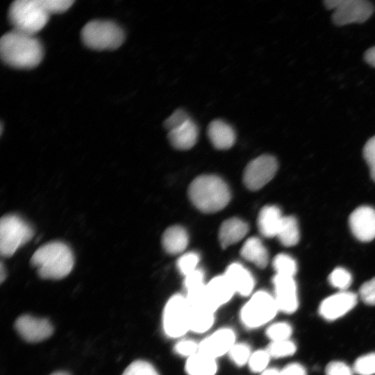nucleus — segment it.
<instances>
[{"instance_id": "39448f33", "label": "nucleus", "mask_w": 375, "mask_h": 375, "mask_svg": "<svg viewBox=\"0 0 375 375\" xmlns=\"http://www.w3.org/2000/svg\"><path fill=\"white\" fill-rule=\"evenodd\" d=\"M81 39L85 45L94 50H112L123 43V29L109 20L96 19L88 22L82 28Z\"/></svg>"}, {"instance_id": "b1692460", "label": "nucleus", "mask_w": 375, "mask_h": 375, "mask_svg": "<svg viewBox=\"0 0 375 375\" xmlns=\"http://www.w3.org/2000/svg\"><path fill=\"white\" fill-rule=\"evenodd\" d=\"M185 370L188 375H215L217 363L216 359L199 351L188 358Z\"/></svg>"}, {"instance_id": "393cba45", "label": "nucleus", "mask_w": 375, "mask_h": 375, "mask_svg": "<svg viewBox=\"0 0 375 375\" xmlns=\"http://www.w3.org/2000/svg\"><path fill=\"white\" fill-rule=\"evenodd\" d=\"M241 256L247 260L253 262L260 268L267 266L269 256L266 248L259 238L251 237L244 243L241 251Z\"/></svg>"}, {"instance_id": "e433bc0d", "label": "nucleus", "mask_w": 375, "mask_h": 375, "mask_svg": "<svg viewBox=\"0 0 375 375\" xmlns=\"http://www.w3.org/2000/svg\"><path fill=\"white\" fill-rule=\"evenodd\" d=\"M363 157L369 167L371 177L375 182V135L365 144Z\"/></svg>"}, {"instance_id": "49530a36", "label": "nucleus", "mask_w": 375, "mask_h": 375, "mask_svg": "<svg viewBox=\"0 0 375 375\" xmlns=\"http://www.w3.org/2000/svg\"><path fill=\"white\" fill-rule=\"evenodd\" d=\"M6 270L4 269L3 263L1 262V265H0V280H1V283H3V281L6 279Z\"/></svg>"}, {"instance_id": "6ab92c4d", "label": "nucleus", "mask_w": 375, "mask_h": 375, "mask_svg": "<svg viewBox=\"0 0 375 375\" xmlns=\"http://www.w3.org/2000/svg\"><path fill=\"white\" fill-rule=\"evenodd\" d=\"M198 135V126L192 119H190L181 126L169 131L167 138L175 149L188 150L196 144Z\"/></svg>"}, {"instance_id": "9b49d317", "label": "nucleus", "mask_w": 375, "mask_h": 375, "mask_svg": "<svg viewBox=\"0 0 375 375\" xmlns=\"http://www.w3.org/2000/svg\"><path fill=\"white\" fill-rule=\"evenodd\" d=\"M15 328L23 340L30 343L42 342L53 333V327L47 319L28 314L22 315L16 319Z\"/></svg>"}, {"instance_id": "4be33fe9", "label": "nucleus", "mask_w": 375, "mask_h": 375, "mask_svg": "<svg viewBox=\"0 0 375 375\" xmlns=\"http://www.w3.org/2000/svg\"><path fill=\"white\" fill-rule=\"evenodd\" d=\"M283 216L278 207L271 205L263 207L258 215V226L260 233L267 238L276 237Z\"/></svg>"}, {"instance_id": "4c0bfd02", "label": "nucleus", "mask_w": 375, "mask_h": 375, "mask_svg": "<svg viewBox=\"0 0 375 375\" xmlns=\"http://www.w3.org/2000/svg\"><path fill=\"white\" fill-rule=\"evenodd\" d=\"M174 351L181 356L189 358L199 352V344L190 340H182L174 346Z\"/></svg>"}, {"instance_id": "423d86ee", "label": "nucleus", "mask_w": 375, "mask_h": 375, "mask_svg": "<svg viewBox=\"0 0 375 375\" xmlns=\"http://www.w3.org/2000/svg\"><path fill=\"white\" fill-rule=\"evenodd\" d=\"M34 235L32 226L17 214H6L0 220V253L12 256L18 249L28 242Z\"/></svg>"}, {"instance_id": "5701e85b", "label": "nucleus", "mask_w": 375, "mask_h": 375, "mask_svg": "<svg viewBox=\"0 0 375 375\" xmlns=\"http://www.w3.org/2000/svg\"><path fill=\"white\" fill-rule=\"evenodd\" d=\"M164 249L170 254L183 252L188 244V235L184 228L172 226L167 228L162 237Z\"/></svg>"}, {"instance_id": "a211bd4d", "label": "nucleus", "mask_w": 375, "mask_h": 375, "mask_svg": "<svg viewBox=\"0 0 375 375\" xmlns=\"http://www.w3.org/2000/svg\"><path fill=\"white\" fill-rule=\"evenodd\" d=\"M224 275L235 293L246 297L252 292L255 284L253 277L241 264L233 263L230 265Z\"/></svg>"}, {"instance_id": "cd10ccee", "label": "nucleus", "mask_w": 375, "mask_h": 375, "mask_svg": "<svg viewBox=\"0 0 375 375\" xmlns=\"http://www.w3.org/2000/svg\"><path fill=\"white\" fill-rule=\"evenodd\" d=\"M297 350L295 344L290 340L272 342L267 348L271 358H284L293 355Z\"/></svg>"}, {"instance_id": "2eb2a0df", "label": "nucleus", "mask_w": 375, "mask_h": 375, "mask_svg": "<svg viewBox=\"0 0 375 375\" xmlns=\"http://www.w3.org/2000/svg\"><path fill=\"white\" fill-rule=\"evenodd\" d=\"M349 226L353 235L361 242H369L375 238V209L360 206L349 217Z\"/></svg>"}, {"instance_id": "f8f14e48", "label": "nucleus", "mask_w": 375, "mask_h": 375, "mask_svg": "<svg viewBox=\"0 0 375 375\" xmlns=\"http://www.w3.org/2000/svg\"><path fill=\"white\" fill-rule=\"evenodd\" d=\"M357 301L355 293L340 291L324 299L319 305V312L326 320H335L353 309Z\"/></svg>"}, {"instance_id": "9d476101", "label": "nucleus", "mask_w": 375, "mask_h": 375, "mask_svg": "<svg viewBox=\"0 0 375 375\" xmlns=\"http://www.w3.org/2000/svg\"><path fill=\"white\" fill-rule=\"evenodd\" d=\"M277 169V160L274 156L267 154L260 156L247 165L243 182L248 189L258 190L273 178Z\"/></svg>"}, {"instance_id": "72a5a7b5", "label": "nucleus", "mask_w": 375, "mask_h": 375, "mask_svg": "<svg viewBox=\"0 0 375 375\" xmlns=\"http://www.w3.org/2000/svg\"><path fill=\"white\" fill-rule=\"evenodd\" d=\"M354 370L359 375L375 374V353L358 358L354 363Z\"/></svg>"}, {"instance_id": "7c9ffc66", "label": "nucleus", "mask_w": 375, "mask_h": 375, "mask_svg": "<svg viewBox=\"0 0 375 375\" xmlns=\"http://www.w3.org/2000/svg\"><path fill=\"white\" fill-rule=\"evenodd\" d=\"M251 353L249 346L245 343H235L228 353L231 361L238 367L248 364Z\"/></svg>"}, {"instance_id": "f03ea898", "label": "nucleus", "mask_w": 375, "mask_h": 375, "mask_svg": "<svg viewBox=\"0 0 375 375\" xmlns=\"http://www.w3.org/2000/svg\"><path fill=\"white\" fill-rule=\"evenodd\" d=\"M30 262L42 278L59 280L72 272L74 257L67 244L52 241L40 246L32 255Z\"/></svg>"}, {"instance_id": "20e7f679", "label": "nucleus", "mask_w": 375, "mask_h": 375, "mask_svg": "<svg viewBox=\"0 0 375 375\" xmlns=\"http://www.w3.org/2000/svg\"><path fill=\"white\" fill-rule=\"evenodd\" d=\"M44 0H17L8 10V18L13 29L35 35L49 21Z\"/></svg>"}, {"instance_id": "ea45409f", "label": "nucleus", "mask_w": 375, "mask_h": 375, "mask_svg": "<svg viewBox=\"0 0 375 375\" xmlns=\"http://www.w3.org/2000/svg\"><path fill=\"white\" fill-rule=\"evenodd\" d=\"M203 272L200 269H197L185 276L184 287L186 291L200 288L205 285L203 281Z\"/></svg>"}, {"instance_id": "aec40b11", "label": "nucleus", "mask_w": 375, "mask_h": 375, "mask_svg": "<svg viewBox=\"0 0 375 375\" xmlns=\"http://www.w3.org/2000/svg\"><path fill=\"white\" fill-rule=\"evenodd\" d=\"M208 136L217 149H228L235 143L236 135L233 127L222 119L212 121L208 126Z\"/></svg>"}, {"instance_id": "a18cd8bd", "label": "nucleus", "mask_w": 375, "mask_h": 375, "mask_svg": "<svg viewBox=\"0 0 375 375\" xmlns=\"http://www.w3.org/2000/svg\"><path fill=\"white\" fill-rule=\"evenodd\" d=\"M260 375H282L281 371L276 368H267Z\"/></svg>"}, {"instance_id": "c9c22d12", "label": "nucleus", "mask_w": 375, "mask_h": 375, "mask_svg": "<svg viewBox=\"0 0 375 375\" xmlns=\"http://www.w3.org/2000/svg\"><path fill=\"white\" fill-rule=\"evenodd\" d=\"M190 119L191 118L184 110L177 109L165 119L164 126L169 132L181 126Z\"/></svg>"}, {"instance_id": "0eeeda50", "label": "nucleus", "mask_w": 375, "mask_h": 375, "mask_svg": "<svg viewBox=\"0 0 375 375\" xmlns=\"http://www.w3.org/2000/svg\"><path fill=\"white\" fill-rule=\"evenodd\" d=\"M278 310L275 299L266 291L254 293L240 310L242 323L249 328H256L270 322Z\"/></svg>"}, {"instance_id": "2f4dec72", "label": "nucleus", "mask_w": 375, "mask_h": 375, "mask_svg": "<svg viewBox=\"0 0 375 375\" xmlns=\"http://www.w3.org/2000/svg\"><path fill=\"white\" fill-rule=\"evenodd\" d=\"M270 355L267 349H260L251 353L248 362L250 370L254 373H262L269 364Z\"/></svg>"}, {"instance_id": "f257e3e1", "label": "nucleus", "mask_w": 375, "mask_h": 375, "mask_svg": "<svg viewBox=\"0 0 375 375\" xmlns=\"http://www.w3.org/2000/svg\"><path fill=\"white\" fill-rule=\"evenodd\" d=\"M0 54L6 65L28 69L40 63L44 53L41 42L35 35L12 29L1 37Z\"/></svg>"}, {"instance_id": "1a4fd4ad", "label": "nucleus", "mask_w": 375, "mask_h": 375, "mask_svg": "<svg viewBox=\"0 0 375 375\" xmlns=\"http://www.w3.org/2000/svg\"><path fill=\"white\" fill-rule=\"evenodd\" d=\"M324 5L333 11L332 19L337 26L362 23L373 14V5L365 0H326Z\"/></svg>"}, {"instance_id": "bb28decb", "label": "nucleus", "mask_w": 375, "mask_h": 375, "mask_svg": "<svg viewBox=\"0 0 375 375\" xmlns=\"http://www.w3.org/2000/svg\"><path fill=\"white\" fill-rule=\"evenodd\" d=\"M273 267L276 272V274L284 276L294 277L297 271L294 259L285 253H279L275 256Z\"/></svg>"}, {"instance_id": "c85d7f7f", "label": "nucleus", "mask_w": 375, "mask_h": 375, "mask_svg": "<svg viewBox=\"0 0 375 375\" xmlns=\"http://www.w3.org/2000/svg\"><path fill=\"white\" fill-rule=\"evenodd\" d=\"M330 284L341 291H346L352 281V276L349 271L342 267L333 269L328 276Z\"/></svg>"}, {"instance_id": "c03bdc74", "label": "nucleus", "mask_w": 375, "mask_h": 375, "mask_svg": "<svg viewBox=\"0 0 375 375\" xmlns=\"http://www.w3.org/2000/svg\"><path fill=\"white\" fill-rule=\"evenodd\" d=\"M364 58L366 62L375 67V46L368 49L365 51Z\"/></svg>"}, {"instance_id": "79ce46f5", "label": "nucleus", "mask_w": 375, "mask_h": 375, "mask_svg": "<svg viewBox=\"0 0 375 375\" xmlns=\"http://www.w3.org/2000/svg\"><path fill=\"white\" fill-rule=\"evenodd\" d=\"M326 375H352L350 367L344 362L333 361L326 367Z\"/></svg>"}, {"instance_id": "de8ad7c7", "label": "nucleus", "mask_w": 375, "mask_h": 375, "mask_svg": "<svg viewBox=\"0 0 375 375\" xmlns=\"http://www.w3.org/2000/svg\"><path fill=\"white\" fill-rule=\"evenodd\" d=\"M50 375H70V374L68 372H65V371H57L51 374Z\"/></svg>"}, {"instance_id": "6e6552de", "label": "nucleus", "mask_w": 375, "mask_h": 375, "mask_svg": "<svg viewBox=\"0 0 375 375\" xmlns=\"http://www.w3.org/2000/svg\"><path fill=\"white\" fill-rule=\"evenodd\" d=\"M162 328L171 338H178L190 331V307L186 297L176 294L167 301L162 312Z\"/></svg>"}, {"instance_id": "412c9836", "label": "nucleus", "mask_w": 375, "mask_h": 375, "mask_svg": "<svg viewBox=\"0 0 375 375\" xmlns=\"http://www.w3.org/2000/svg\"><path fill=\"white\" fill-rule=\"evenodd\" d=\"M248 224L240 219L233 217L225 220L219 230V240L224 249L241 240L248 233Z\"/></svg>"}, {"instance_id": "7ed1b4c3", "label": "nucleus", "mask_w": 375, "mask_h": 375, "mask_svg": "<svg viewBox=\"0 0 375 375\" xmlns=\"http://www.w3.org/2000/svg\"><path fill=\"white\" fill-rule=\"evenodd\" d=\"M188 197L197 209L212 213L223 209L228 203L231 193L226 183L219 177L202 175L190 183Z\"/></svg>"}, {"instance_id": "f3484780", "label": "nucleus", "mask_w": 375, "mask_h": 375, "mask_svg": "<svg viewBox=\"0 0 375 375\" xmlns=\"http://www.w3.org/2000/svg\"><path fill=\"white\" fill-rule=\"evenodd\" d=\"M206 292L210 303L216 310L228 302L235 293L224 274L211 279L206 285Z\"/></svg>"}, {"instance_id": "37998d69", "label": "nucleus", "mask_w": 375, "mask_h": 375, "mask_svg": "<svg viewBox=\"0 0 375 375\" xmlns=\"http://www.w3.org/2000/svg\"><path fill=\"white\" fill-rule=\"evenodd\" d=\"M281 371L282 375H306L305 368L300 364L294 362L286 365Z\"/></svg>"}, {"instance_id": "473e14b6", "label": "nucleus", "mask_w": 375, "mask_h": 375, "mask_svg": "<svg viewBox=\"0 0 375 375\" xmlns=\"http://www.w3.org/2000/svg\"><path fill=\"white\" fill-rule=\"evenodd\" d=\"M122 375H159V374L150 362L138 360L131 362Z\"/></svg>"}, {"instance_id": "ddd939ff", "label": "nucleus", "mask_w": 375, "mask_h": 375, "mask_svg": "<svg viewBox=\"0 0 375 375\" xmlns=\"http://www.w3.org/2000/svg\"><path fill=\"white\" fill-rule=\"evenodd\" d=\"M275 295L274 296L278 310L292 313L298 308L299 302L297 284L294 277L276 274L273 278Z\"/></svg>"}, {"instance_id": "f704fd0d", "label": "nucleus", "mask_w": 375, "mask_h": 375, "mask_svg": "<svg viewBox=\"0 0 375 375\" xmlns=\"http://www.w3.org/2000/svg\"><path fill=\"white\" fill-rule=\"evenodd\" d=\"M199 256L194 252H188L181 256L177 260L179 272L185 276L196 270Z\"/></svg>"}, {"instance_id": "58836bf2", "label": "nucleus", "mask_w": 375, "mask_h": 375, "mask_svg": "<svg viewBox=\"0 0 375 375\" xmlns=\"http://www.w3.org/2000/svg\"><path fill=\"white\" fill-rule=\"evenodd\" d=\"M359 294L362 301L366 304L375 305V277L361 285Z\"/></svg>"}, {"instance_id": "4468645a", "label": "nucleus", "mask_w": 375, "mask_h": 375, "mask_svg": "<svg viewBox=\"0 0 375 375\" xmlns=\"http://www.w3.org/2000/svg\"><path fill=\"white\" fill-rule=\"evenodd\" d=\"M235 344V332L228 328L218 329L199 344V351L216 359L228 353Z\"/></svg>"}, {"instance_id": "c756f323", "label": "nucleus", "mask_w": 375, "mask_h": 375, "mask_svg": "<svg viewBox=\"0 0 375 375\" xmlns=\"http://www.w3.org/2000/svg\"><path fill=\"white\" fill-rule=\"evenodd\" d=\"M292 333L291 326L283 322L274 323L266 330V335L272 342L289 340Z\"/></svg>"}, {"instance_id": "a878e982", "label": "nucleus", "mask_w": 375, "mask_h": 375, "mask_svg": "<svg viewBox=\"0 0 375 375\" xmlns=\"http://www.w3.org/2000/svg\"><path fill=\"white\" fill-rule=\"evenodd\" d=\"M276 237L280 242L285 247H292L299 242V230L294 217L283 216Z\"/></svg>"}, {"instance_id": "dca6fc26", "label": "nucleus", "mask_w": 375, "mask_h": 375, "mask_svg": "<svg viewBox=\"0 0 375 375\" xmlns=\"http://www.w3.org/2000/svg\"><path fill=\"white\" fill-rule=\"evenodd\" d=\"M188 304L190 331L197 333L207 331L214 323L216 310L210 305L207 298Z\"/></svg>"}, {"instance_id": "a19ab883", "label": "nucleus", "mask_w": 375, "mask_h": 375, "mask_svg": "<svg viewBox=\"0 0 375 375\" xmlns=\"http://www.w3.org/2000/svg\"><path fill=\"white\" fill-rule=\"evenodd\" d=\"M46 7L50 13L58 14L67 10L73 4L72 0H44Z\"/></svg>"}]
</instances>
